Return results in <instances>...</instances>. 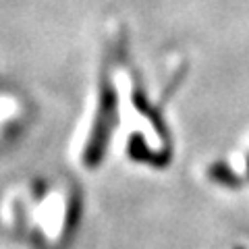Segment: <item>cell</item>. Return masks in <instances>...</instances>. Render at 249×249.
I'll return each mask as SVG.
<instances>
[{"mask_svg": "<svg viewBox=\"0 0 249 249\" xmlns=\"http://www.w3.org/2000/svg\"><path fill=\"white\" fill-rule=\"evenodd\" d=\"M79 214V189L69 178L31 175L0 187V231L37 249L65 247Z\"/></svg>", "mask_w": 249, "mask_h": 249, "instance_id": "1", "label": "cell"}, {"mask_svg": "<svg viewBox=\"0 0 249 249\" xmlns=\"http://www.w3.org/2000/svg\"><path fill=\"white\" fill-rule=\"evenodd\" d=\"M102 60L108 65L116 88V139L114 150L131 164H160L168 156V139L156 114L154 100L143 88L129 56L123 27L106 36Z\"/></svg>", "mask_w": 249, "mask_h": 249, "instance_id": "2", "label": "cell"}, {"mask_svg": "<svg viewBox=\"0 0 249 249\" xmlns=\"http://www.w3.org/2000/svg\"><path fill=\"white\" fill-rule=\"evenodd\" d=\"M116 139V88L108 65L102 60L96 85L77 123L71 152L83 170H96L114 150Z\"/></svg>", "mask_w": 249, "mask_h": 249, "instance_id": "3", "label": "cell"}, {"mask_svg": "<svg viewBox=\"0 0 249 249\" xmlns=\"http://www.w3.org/2000/svg\"><path fill=\"white\" fill-rule=\"evenodd\" d=\"M31 121V106L21 91L0 85V150L13 145L25 133Z\"/></svg>", "mask_w": 249, "mask_h": 249, "instance_id": "4", "label": "cell"}]
</instances>
